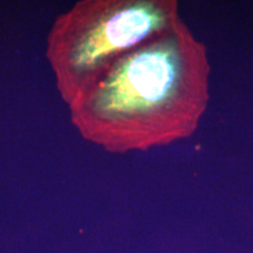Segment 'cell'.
Returning <instances> with one entry per match:
<instances>
[{
  "label": "cell",
  "instance_id": "2",
  "mask_svg": "<svg viewBox=\"0 0 253 253\" xmlns=\"http://www.w3.org/2000/svg\"><path fill=\"white\" fill-rule=\"evenodd\" d=\"M173 0H80L59 14L46 58L61 100L71 106L120 59L181 20Z\"/></svg>",
  "mask_w": 253,
  "mask_h": 253
},
{
  "label": "cell",
  "instance_id": "1",
  "mask_svg": "<svg viewBox=\"0 0 253 253\" xmlns=\"http://www.w3.org/2000/svg\"><path fill=\"white\" fill-rule=\"evenodd\" d=\"M208 49L184 21L131 50L68 107L84 141L113 154L188 138L207 112Z\"/></svg>",
  "mask_w": 253,
  "mask_h": 253
}]
</instances>
